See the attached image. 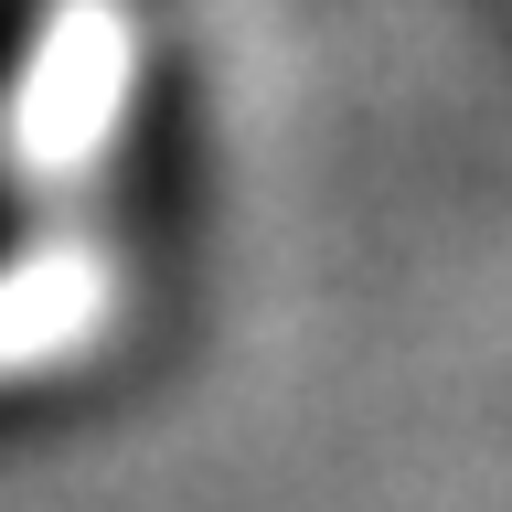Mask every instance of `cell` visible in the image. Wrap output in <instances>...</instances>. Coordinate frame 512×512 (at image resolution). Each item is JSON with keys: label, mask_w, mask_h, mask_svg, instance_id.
Here are the masks:
<instances>
[{"label": "cell", "mask_w": 512, "mask_h": 512, "mask_svg": "<svg viewBox=\"0 0 512 512\" xmlns=\"http://www.w3.org/2000/svg\"><path fill=\"white\" fill-rule=\"evenodd\" d=\"M139 310V256L118 214H11L0 246V395L86 374L96 352H118Z\"/></svg>", "instance_id": "obj_2"}, {"label": "cell", "mask_w": 512, "mask_h": 512, "mask_svg": "<svg viewBox=\"0 0 512 512\" xmlns=\"http://www.w3.org/2000/svg\"><path fill=\"white\" fill-rule=\"evenodd\" d=\"M150 107L139 0H32L0 54V203L11 214H118V171Z\"/></svg>", "instance_id": "obj_1"}]
</instances>
